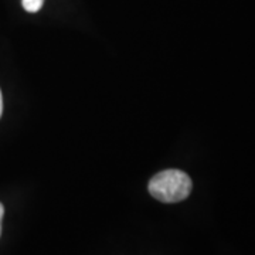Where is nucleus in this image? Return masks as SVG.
<instances>
[{
	"mask_svg": "<svg viewBox=\"0 0 255 255\" xmlns=\"http://www.w3.org/2000/svg\"><path fill=\"white\" fill-rule=\"evenodd\" d=\"M149 193L162 203H179L189 197L193 183L189 174L177 169H169L155 174L149 182Z\"/></svg>",
	"mask_w": 255,
	"mask_h": 255,
	"instance_id": "1",
	"label": "nucleus"
},
{
	"mask_svg": "<svg viewBox=\"0 0 255 255\" xmlns=\"http://www.w3.org/2000/svg\"><path fill=\"white\" fill-rule=\"evenodd\" d=\"M43 3H44V0H21L23 7L28 13H37L43 7Z\"/></svg>",
	"mask_w": 255,
	"mask_h": 255,
	"instance_id": "2",
	"label": "nucleus"
},
{
	"mask_svg": "<svg viewBox=\"0 0 255 255\" xmlns=\"http://www.w3.org/2000/svg\"><path fill=\"white\" fill-rule=\"evenodd\" d=\"M3 214H4V207L0 203V234H1V219H3Z\"/></svg>",
	"mask_w": 255,
	"mask_h": 255,
	"instance_id": "3",
	"label": "nucleus"
},
{
	"mask_svg": "<svg viewBox=\"0 0 255 255\" xmlns=\"http://www.w3.org/2000/svg\"><path fill=\"white\" fill-rule=\"evenodd\" d=\"M1 112H3V97H1V91H0V117H1Z\"/></svg>",
	"mask_w": 255,
	"mask_h": 255,
	"instance_id": "4",
	"label": "nucleus"
}]
</instances>
